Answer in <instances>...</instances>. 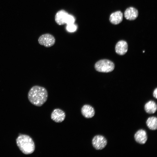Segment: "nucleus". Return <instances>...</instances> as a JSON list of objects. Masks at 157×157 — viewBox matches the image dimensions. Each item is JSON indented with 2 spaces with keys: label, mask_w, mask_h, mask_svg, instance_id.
<instances>
[{
  "label": "nucleus",
  "mask_w": 157,
  "mask_h": 157,
  "mask_svg": "<svg viewBox=\"0 0 157 157\" xmlns=\"http://www.w3.org/2000/svg\"><path fill=\"white\" fill-rule=\"evenodd\" d=\"M48 92L44 87L35 85L29 90L28 98L29 101L33 105L38 107L42 106L47 101Z\"/></svg>",
  "instance_id": "nucleus-1"
},
{
  "label": "nucleus",
  "mask_w": 157,
  "mask_h": 157,
  "mask_svg": "<svg viewBox=\"0 0 157 157\" xmlns=\"http://www.w3.org/2000/svg\"><path fill=\"white\" fill-rule=\"evenodd\" d=\"M16 140L17 147L24 154H29L34 151L35 144L32 139L29 136L19 134Z\"/></svg>",
  "instance_id": "nucleus-2"
},
{
  "label": "nucleus",
  "mask_w": 157,
  "mask_h": 157,
  "mask_svg": "<svg viewBox=\"0 0 157 157\" xmlns=\"http://www.w3.org/2000/svg\"><path fill=\"white\" fill-rule=\"evenodd\" d=\"M94 67L95 70L99 72L108 73L113 71L115 65L111 61L106 59L100 60L96 63Z\"/></svg>",
  "instance_id": "nucleus-3"
},
{
  "label": "nucleus",
  "mask_w": 157,
  "mask_h": 157,
  "mask_svg": "<svg viewBox=\"0 0 157 157\" xmlns=\"http://www.w3.org/2000/svg\"><path fill=\"white\" fill-rule=\"evenodd\" d=\"M55 39L52 35L49 33H46L41 35L38 38L39 43L46 47H49L55 43Z\"/></svg>",
  "instance_id": "nucleus-4"
},
{
  "label": "nucleus",
  "mask_w": 157,
  "mask_h": 157,
  "mask_svg": "<svg viewBox=\"0 0 157 157\" xmlns=\"http://www.w3.org/2000/svg\"><path fill=\"white\" fill-rule=\"evenodd\" d=\"M107 143L106 139L103 136L97 135L94 136L92 140L93 147L97 150H101L104 149Z\"/></svg>",
  "instance_id": "nucleus-5"
},
{
  "label": "nucleus",
  "mask_w": 157,
  "mask_h": 157,
  "mask_svg": "<svg viewBox=\"0 0 157 157\" xmlns=\"http://www.w3.org/2000/svg\"><path fill=\"white\" fill-rule=\"evenodd\" d=\"M65 112L59 108L54 109L51 114V119L57 123H60L63 122L65 119Z\"/></svg>",
  "instance_id": "nucleus-6"
},
{
  "label": "nucleus",
  "mask_w": 157,
  "mask_h": 157,
  "mask_svg": "<svg viewBox=\"0 0 157 157\" xmlns=\"http://www.w3.org/2000/svg\"><path fill=\"white\" fill-rule=\"evenodd\" d=\"M68 13L64 10H61L57 12L55 17V21L57 24L62 25L65 24V21Z\"/></svg>",
  "instance_id": "nucleus-7"
},
{
  "label": "nucleus",
  "mask_w": 157,
  "mask_h": 157,
  "mask_svg": "<svg viewBox=\"0 0 157 157\" xmlns=\"http://www.w3.org/2000/svg\"><path fill=\"white\" fill-rule=\"evenodd\" d=\"M128 49V45L127 42L123 40L118 41L115 47L116 53L120 55L125 54L127 52Z\"/></svg>",
  "instance_id": "nucleus-8"
},
{
  "label": "nucleus",
  "mask_w": 157,
  "mask_h": 157,
  "mask_svg": "<svg viewBox=\"0 0 157 157\" xmlns=\"http://www.w3.org/2000/svg\"><path fill=\"white\" fill-rule=\"evenodd\" d=\"M135 141L140 144H144L147 142V136L146 131L143 129L138 130L134 135Z\"/></svg>",
  "instance_id": "nucleus-9"
},
{
  "label": "nucleus",
  "mask_w": 157,
  "mask_h": 157,
  "mask_svg": "<svg viewBox=\"0 0 157 157\" xmlns=\"http://www.w3.org/2000/svg\"><path fill=\"white\" fill-rule=\"evenodd\" d=\"M81 111L83 116L86 118H92L95 114L94 108L88 104L84 105L81 108Z\"/></svg>",
  "instance_id": "nucleus-10"
},
{
  "label": "nucleus",
  "mask_w": 157,
  "mask_h": 157,
  "mask_svg": "<svg viewBox=\"0 0 157 157\" xmlns=\"http://www.w3.org/2000/svg\"><path fill=\"white\" fill-rule=\"evenodd\" d=\"M124 16L127 20H133L135 19L138 15V10L135 8L130 7L127 8L124 12Z\"/></svg>",
  "instance_id": "nucleus-11"
},
{
  "label": "nucleus",
  "mask_w": 157,
  "mask_h": 157,
  "mask_svg": "<svg viewBox=\"0 0 157 157\" xmlns=\"http://www.w3.org/2000/svg\"><path fill=\"white\" fill-rule=\"evenodd\" d=\"M123 19V14L120 11H116L110 15L109 20L110 22L114 24L117 25L120 23Z\"/></svg>",
  "instance_id": "nucleus-12"
},
{
  "label": "nucleus",
  "mask_w": 157,
  "mask_h": 157,
  "mask_svg": "<svg viewBox=\"0 0 157 157\" xmlns=\"http://www.w3.org/2000/svg\"><path fill=\"white\" fill-rule=\"evenodd\" d=\"M144 109L145 111L148 113H154L157 109V105L154 101H150L145 105Z\"/></svg>",
  "instance_id": "nucleus-13"
},
{
  "label": "nucleus",
  "mask_w": 157,
  "mask_h": 157,
  "mask_svg": "<svg viewBox=\"0 0 157 157\" xmlns=\"http://www.w3.org/2000/svg\"><path fill=\"white\" fill-rule=\"evenodd\" d=\"M146 125L150 130H155L157 129V118L155 117H149L146 122Z\"/></svg>",
  "instance_id": "nucleus-14"
},
{
  "label": "nucleus",
  "mask_w": 157,
  "mask_h": 157,
  "mask_svg": "<svg viewBox=\"0 0 157 157\" xmlns=\"http://www.w3.org/2000/svg\"><path fill=\"white\" fill-rule=\"evenodd\" d=\"M75 19L74 17L71 15L68 14L65 21V24H74Z\"/></svg>",
  "instance_id": "nucleus-15"
},
{
  "label": "nucleus",
  "mask_w": 157,
  "mask_h": 157,
  "mask_svg": "<svg viewBox=\"0 0 157 157\" xmlns=\"http://www.w3.org/2000/svg\"><path fill=\"white\" fill-rule=\"evenodd\" d=\"M67 30L69 32H73L76 29V27L75 25L73 24H67L66 27Z\"/></svg>",
  "instance_id": "nucleus-16"
},
{
  "label": "nucleus",
  "mask_w": 157,
  "mask_h": 157,
  "mask_svg": "<svg viewBox=\"0 0 157 157\" xmlns=\"http://www.w3.org/2000/svg\"><path fill=\"white\" fill-rule=\"evenodd\" d=\"M154 97L156 99H157V89L156 88L154 90L153 93Z\"/></svg>",
  "instance_id": "nucleus-17"
}]
</instances>
